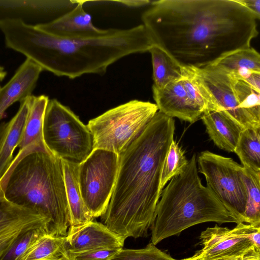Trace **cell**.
Listing matches in <instances>:
<instances>
[{"label":"cell","mask_w":260,"mask_h":260,"mask_svg":"<svg viewBox=\"0 0 260 260\" xmlns=\"http://www.w3.org/2000/svg\"><path fill=\"white\" fill-rule=\"evenodd\" d=\"M158 112L155 104L134 100L90 120L87 125L94 149L120 155L143 133Z\"/></svg>","instance_id":"8992f818"},{"label":"cell","mask_w":260,"mask_h":260,"mask_svg":"<svg viewBox=\"0 0 260 260\" xmlns=\"http://www.w3.org/2000/svg\"><path fill=\"white\" fill-rule=\"evenodd\" d=\"M152 89L158 111L166 116L193 123L202 115L189 101L182 79L172 82L162 88L152 86Z\"/></svg>","instance_id":"5bb4252c"},{"label":"cell","mask_w":260,"mask_h":260,"mask_svg":"<svg viewBox=\"0 0 260 260\" xmlns=\"http://www.w3.org/2000/svg\"><path fill=\"white\" fill-rule=\"evenodd\" d=\"M188 162L184 151L174 139L170 145L162 167L160 184L161 191L169 181L183 172Z\"/></svg>","instance_id":"83f0119b"},{"label":"cell","mask_w":260,"mask_h":260,"mask_svg":"<svg viewBox=\"0 0 260 260\" xmlns=\"http://www.w3.org/2000/svg\"><path fill=\"white\" fill-rule=\"evenodd\" d=\"M259 132L258 129H244L234 151L243 167L257 172H260Z\"/></svg>","instance_id":"603a6c76"},{"label":"cell","mask_w":260,"mask_h":260,"mask_svg":"<svg viewBox=\"0 0 260 260\" xmlns=\"http://www.w3.org/2000/svg\"><path fill=\"white\" fill-rule=\"evenodd\" d=\"M109 260H177L151 242L142 249H121Z\"/></svg>","instance_id":"f1b7e54d"},{"label":"cell","mask_w":260,"mask_h":260,"mask_svg":"<svg viewBox=\"0 0 260 260\" xmlns=\"http://www.w3.org/2000/svg\"><path fill=\"white\" fill-rule=\"evenodd\" d=\"M154 44L183 67L201 69L249 48L257 18L236 0H159L142 14Z\"/></svg>","instance_id":"6da1fadb"},{"label":"cell","mask_w":260,"mask_h":260,"mask_svg":"<svg viewBox=\"0 0 260 260\" xmlns=\"http://www.w3.org/2000/svg\"><path fill=\"white\" fill-rule=\"evenodd\" d=\"M65 239L66 237L44 235L32 246L22 260L67 259L63 249Z\"/></svg>","instance_id":"484cf974"},{"label":"cell","mask_w":260,"mask_h":260,"mask_svg":"<svg viewBox=\"0 0 260 260\" xmlns=\"http://www.w3.org/2000/svg\"><path fill=\"white\" fill-rule=\"evenodd\" d=\"M66 193L70 215L69 229L75 228L94 218L85 206L78 182L79 165L62 160Z\"/></svg>","instance_id":"ffe728a7"},{"label":"cell","mask_w":260,"mask_h":260,"mask_svg":"<svg viewBox=\"0 0 260 260\" xmlns=\"http://www.w3.org/2000/svg\"><path fill=\"white\" fill-rule=\"evenodd\" d=\"M233 229L238 234L250 240L255 247L260 249V227L240 222Z\"/></svg>","instance_id":"4dcf8cb0"},{"label":"cell","mask_w":260,"mask_h":260,"mask_svg":"<svg viewBox=\"0 0 260 260\" xmlns=\"http://www.w3.org/2000/svg\"><path fill=\"white\" fill-rule=\"evenodd\" d=\"M29 96L20 103L17 112L9 121L0 125V181L11 166L14 151L21 140L28 111Z\"/></svg>","instance_id":"e0dca14e"},{"label":"cell","mask_w":260,"mask_h":260,"mask_svg":"<svg viewBox=\"0 0 260 260\" xmlns=\"http://www.w3.org/2000/svg\"><path fill=\"white\" fill-rule=\"evenodd\" d=\"M175 129L173 118L157 112L141 135L119 155L114 189L103 224L125 240L146 237L161 190L164 161Z\"/></svg>","instance_id":"3957f363"},{"label":"cell","mask_w":260,"mask_h":260,"mask_svg":"<svg viewBox=\"0 0 260 260\" xmlns=\"http://www.w3.org/2000/svg\"><path fill=\"white\" fill-rule=\"evenodd\" d=\"M192 256H193L192 260H204V259H202L197 258L194 255H193ZM238 256L225 257H222V258H219L207 259V260H234Z\"/></svg>","instance_id":"d590c367"},{"label":"cell","mask_w":260,"mask_h":260,"mask_svg":"<svg viewBox=\"0 0 260 260\" xmlns=\"http://www.w3.org/2000/svg\"><path fill=\"white\" fill-rule=\"evenodd\" d=\"M6 46L57 76L75 79L84 74L104 75L108 68L130 54L149 51L154 45L143 24L109 28L99 35L59 38L19 18L0 19Z\"/></svg>","instance_id":"7a4b0ae2"},{"label":"cell","mask_w":260,"mask_h":260,"mask_svg":"<svg viewBox=\"0 0 260 260\" xmlns=\"http://www.w3.org/2000/svg\"><path fill=\"white\" fill-rule=\"evenodd\" d=\"M160 196L150 228L151 243L155 245L197 224L240 223L213 192L202 184L195 153L183 172L170 180Z\"/></svg>","instance_id":"5b68a950"},{"label":"cell","mask_w":260,"mask_h":260,"mask_svg":"<svg viewBox=\"0 0 260 260\" xmlns=\"http://www.w3.org/2000/svg\"><path fill=\"white\" fill-rule=\"evenodd\" d=\"M119 155L94 149L78 167V182L84 203L92 217L102 216L110 201L117 179Z\"/></svg>","instance_id":"30bf717a"},{"label":"cell","mask_w":260,"mask_h":260,"mask_svg":"<svg viewBox=\"0 0 260 260\" xmlns=\"http://www.w3.org/2000/svg\"><path fill=\"white\" fill-rule=\"evenodd\" d=\"M26 230L28 229L19 230L0 237V257L9 248L18 235Z\"/></svg>","instance_id":"1f68e13d"},{"label":"cell","mask_w":260,"mask_h":260,"mask_svg":"<svg viewBox=\"0 0 260 260\" xmlns=\"http://www.w3.org/2000/svg\"><path fill=\"white\" fill-rule=\"evenodd\" d=\"M192 69L210 93L217 110L243 129H260V92L214 66Z\"/></svg>","instance_id":"52a82bcc"},{"label":"cell","mask_w":260,"mask_h":260,"mask_svg":"<svg viewBox=\"0 0 260 260\" xmlns=\"http://www.w3.org/2000/svg\"><path fill=\"white\" fill-rule=\"evenodd\" d=\"M48 234L52 235L47 226L22 231L0 257V260H22L32 246L41 237Z\"/></svg>","instance_id":"4316f807"},{"label":"cell","mask_w":260,"mask_h":260,"mask_svg":"<svg viewBox=\"0 0 260 260\" xmlns=\"http://www.w3.org/2000/svg\"><path fill=\"white\" fill-rule=\"evenodd\" d=\"M7 75V72L5 68L0 65V84L2 81L5 79ZM1 86H0V87Z\"/></svg>","instance_id":"8d00e7d4"},{"label":"cell","mask_w":260,"mask_h":260,"mask_svg":"<svg viewBox=\"0 0 260 260\" xmlns=\"http://www.w3.org/2000/svg\"><path fill=\"white\" fill-rule=\"evenodd\" d=\"M250 260H260V250L255 251Z\"/></svg>","instance_id":"74e56055"},{"label":"cell","mask_w":260,"mask_h":260,"mask_svg":"<svg viewBox=\"0 0 260 260\" xmlns=\"http://www.w3.org/2000/svg\"><path fill=\"white\" fill-rule=\"evenodd\" d=\"M200 240L203 248L194 255L204 260L239 256L257 248L250 240L238 234L234 229L217 225L203 231Z\"/></svg>","instance_id":"7c38bea8"},{"label":"cell","mask_w":260,"mask_h":260,"mask_svg":"<svg viewBox=\"0 0 260 260\" xmlns=\"http://www.w3.org/2000/svg\"><path fill=\"white\" fill-rule=\"evenodd\" d=\"M250 11L256 17L257 20L260 18V0H236Z\"/></svg>","instance_id":"d6a6232c"},{"label":"cell","mask_w":260,"mask_h":260,"mask_svg":"<svg viewBox=\"0 0 260 260\" xmlns=\"http://www.w3.org/2000/svg\"><path fill=\"white\" fill-rule=\"evenodd\" d=\"M123 4L130 7H141L148 5H150L151 2L147 0H137V1H121Z\"/></svg>","instance_id":"836d02e7"},{"label":"cell","mask_w":260,"mask_h":260,"mask_svg":"<svg viewBox=\"0 0 260 260\" xmlns=\"http://www.w3.org/2000/svg\"><path fill=\"white\" fill-rule=\"evenodd\" d=\"M212 65L245 81L260 92V55L253 48L232 52Z\"/></svg>","instance_id":"2e32d148"},{"label":"cell","mask_w":260,"mask_h":260,"mask_svg":"<svg viewBox=\"0 0 260 260\" xmlns=\"http://www.w3.org/2000/svg\"><path fill=\"white\" fill-rule=\"evenodd\" d=\"M243 178L247 190L244 223L260 227V172L243 167Z\"/></svg>","instance_id":"d4e9b609"},{"label":"cell","mask_w":260,"mask_h":260,"mask_svg":"<svg viewBox=\"0 0 260 260\" xmlns=\"http://www.w3.org/2000/svg\"><path fill=\"white\" fill-rule=\"evenodd\" d=\"M42 68L26 58L10 80L0 87V120L5 117L7 109L17 102L32 95Z\"/></svg>","instance_id":"9a60e30c"},{"label":"cell","mask_w":260,"mask_h":260,"mask_svg":"<svg viewBox=\"0 0 260 260\" xmlns=\"http://www.w3.org/2000/svg\"><path fill=\"white\" fill-rule=\"evenodd\" d=\"M201 118L215 145L223 150L234 152L244 129L220 110L207 111L202 114Z\"/></svg>","instance_id":"d6986e66"},{"label":"cell","mask_w":260,"mask_h":260,"mask_svg":"<svg viewBox=\"0 0 260 260\" xmlns=\"http://www.w3.org/2000/svg\"><path fill=\"white\" fill-rule=\"evenodd\" d=\"M182 81L189 101L202 114L207 111L217 110L210 93L192 68L183 67Z\"/></svg>","instance_id":"cb8c5ba5"},{"label":"cell","mask_w":260,"mask_h":260,"mask_svg":"<svg viewBox=\"0 0 260 260\" xmlns=\"http://www.w3.org/2000/svg\"><path fill=\"white\" fill-rule=\"evenodd\" d=\"M149 52L152 59L154 82L152 86L162 88L183 78V67L166 51L154 44Z\"/></svg>","instance_id":"7402d4cb"},{"label":"cell","mask_w":260,"mask_h":260,"mask_svg":"<svg viewBox=\"0 0 260 260\" xmlns=\"http://www.w3.org/2000/svg\"><path fill=\"white\" fill-rule=\"evenodd\" d=\"M117 249H103L89 251L67 256L69 260H109L118 250Z\"/></svg>","instance_id":"f546056e"},{"label":"cell","mask_w":260,"mask_h":260,"mask_svg":"<svg viewBox=\"0 0 260 260\" xmlns=\"http://www.w3.org/2000/svg\"><path fill=\"white\" fill-rule=\"evenodd\" d=\"M84 2L77 1L71 10L47 22L36 24L43 31L62 38L88 37L105 33L106 29L94 25L92 16L83 7Z\"/></svg>","instance_id":"4fadbf2b"},{"label":"cell","mask_w":260,"mask_h":260,"mask_svg":"<svg viewBox=\"0 0 260 260\" xmlns=\"http://www.w3.org/2000/svg\"><path fill=\"white\" fill-rule=\"evenodd\" d=\"M256 250H260L259 249L254 248L246 253L243 254L242 255L238 256L237 258H236L234 260H250L251 256L253 254V253L256 251Z\"/></svg>","instance_id":"e575fe53"},{"label":"cell","mask_w":260,"mask_h":260,"mask_svg":"<svg viewBox=\"0 0 260 260\" xmlns=\"http://www.w3.org/2000/svg\"><path fill=\"white\" fill-rule=\"evenodd\" d=\"M198 162L207 186L240 222H244L247 190L243 166L231 157L208 150L200 153Z\"/></svg>","instance_id":"9c48e42d"},{"label":"cell","mask_w":260,"mask_h":260,"mask_svg":"<svg viewBox=\"0 0 260 260\" xmlns=\"http://www.w3.org/2000/svg\"><path fill=\"white\" fill-rule=\"evenodd\" d=\"M124 241L104 224L91 221L69 229L63 245L67 256L103 249H121Z\"/></svg>","instance_id":"8fae6325"},{"label":"cell","mask_w":260,"mask_h":260,"mask_svg":"<svg viewBox=\"0 0 260 260\" xmlns=\"http://www.w3.org/2000/svg\"><path fill=\"white\" fill-rule=\"evenodd\" d=\"M43 226L50 230L47 218L10 202L0 187V237L19 230Z\"/></svg>","instance_id":"ac0fdd59"},{"label":"cell","mask_w":260,"mask_h":260,"mask_svg":"<svg viewBox=\"0 0 260 260\" xmlns=\"http://www.w3.org/2000/svg\"><path fill=\"white\" fill-rule=\"evenodd\" d=\"M192 259H193V256L190 257H188V258H184V259H181V260H192Z\"/></svg>","instance_id":"f35d334b"},{"label":"cell","mask_w":260,"mask_h":260,"mask_svg":"<svg viewBox=\"0 0 260 260\" xmlns=\"http://www.w3.org/2000/svg\"><path fill=\"white\" fill-rule=\"evenodd\" d=\"M60 260H69L68 259H60Z\"/></svg>","instance_id":"ab89813d"},{"label":"cell","mask_w":260,"mask_h":260,"mask_svg":"<svg viewBox=\"0 0 260 260\" xmlns=\"http://www.w3.org/2000/svg\"><path fill=\"white\" fill-rule=\"evenodd\" d=\"M49 100V98L45 95H31L29 96L28 111L18 146L19 150L34 145L46 147L43 140V128L44 115Z\"/></svg>","instance_id":"44dd1931"},{"label":"cell","mask_w":260,"mask_h":260,"mask_svg":"<svg viewBox=\"0 0 260 260\" xmlns=\"http://www.w3.org/2000/svg\"><path fill=\"white\" fill-rule=\"evenodd\" d=\"M0 187L10 202L47 218L53 235H67L70 215L63 162L46 147L19 150Z\"/></svg>","instance_id":"277c9868"},{"label":"cell","mask_w":260,"mask_h":260,"mask_svg":"<svg viewBox=\"0 0 260 260\" xmlns=\"http://www.w3.org/2000/svg\"><path fill=\"white\" fill-rule=\"evenodd\" d=\"M43 135L47 150L64 161L79 165L94 150L93 136L87 125L55 99L48 102Z\"/></svg>","instance_id":"ba28073f"}]
</instances>
